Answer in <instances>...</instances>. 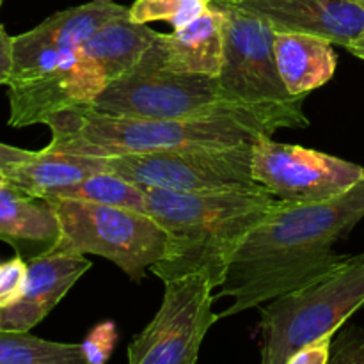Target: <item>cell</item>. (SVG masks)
Segmentation results:
<instances>
[{
	"label": "cell",
	"mask_w": 364,
	"mask_h": 364,
	"mask_svg": "<svg viewBox=\"0 0 364 364\" xmlns=\"http://www.w3.org/2000/svg\"><path fill=\"white\" fill-rule=\"evenodd\" d=\"M2 2H4V0H0V7H2Z\"/></svg>",
	"instance_id": "cell-29"
},
{
	"label": "cell",
	"mask_w": 364,
	"mask_h": 364,
	"mask_svg": "<svg viewBox=\"0 0 364 364\" xmlns=\"http://www.w3.org/2000/svg\"><path fill=\"white\" fill-rule=\"evenodd\" d=\"M331 343H333V336L320 338L295 352L287 364H327L331 358Z\"/></svg>",
	"instance_id": "cell-24"
},
{
	"label": "cell",
	"mask_w": 364,
	"mask_h": 364,
	"mask_svg": "<svg viewBox=\"0 0 364 364\" xmlns=\"http://www.w3.org/2000/svg\"><path fill=\"white\" fill-rule=\"evenodd\" d=\"M13 73V38L0 25V85H7Z\"/></svg>",
	"instance_id": "cell-25"
},
{
	"label": "cell",
	"mask_w": 364,
	"mask_h": 364,
	"mask_svg": "<svg viewBox=\"0 0 364 364\" xmlns=\"http://www.w3.org/2000/svg\"><path fill=\"white\" fill-rule=\"evenodd\" d=\"M327 364H364V327L347 326L336 331Z\"/></svg>",
	"instance_id": "cell-21"
},
{
	"label": "cell",
	"mask_w": 364,
	"mask_h": 364,
	"mask_svg": "<svg viewBox=\"0 0 364 364\" xmlns=\"http://www.w3.org/2000/svg\"><path fill=\"white\" fill-rule=\"evenodd\" d=\"M46 201L60 226L53 252L102 256L134 283H142L146 270L166 256L167 235L149 213L68 198Z\"/></svg>",
	"instance_id": "cell-7"
},
{
	"label": "cell",
	"mask_w": 364,
	"mask_h": 364,
	"mask_svg": "<svg viewBox=\"0 0 364 364\" xmlns=\"http://www.w3.org/2000/svg\"><path fill=\"white\" fill-rule=\"evenodd\" d=\"M364 306V252L262 308V364H287L306 345L334 336Z\"/></svg>",
	"instance_id": "cell-5"
},
{
	"label": "cell",
	"mask_w": 364,
	"mask_h": 364,
	"mask_svg": "<svg viewBox=\"0 0 364 364\" xmlns=\"http://www.w3.org/2000/svg\"><path fill=\"white\" fill-rule=\"evenodd\" d=\"M269 21L274 32L308 34L350 50L364 34L359 0H230Z\"/></svg>",
	"instance_id": "cell-12"
},
{
	"label": "cell",
	"mask_w": 364,
	"mask_h": 364,
	"mask_svg": "<svg viewBox=\"0 0 364 364\" xmlns=\"http://www.w3.org/2000/svg\"><path fill=\"white\" fill-rule=\"evenodd\" d=\"M46 148L91 156L174 151L187 148H233L255 144L272 132L255 117L220 116L196 119H149L109 116L80 105L48 121Z\"/></svg>",
	"instance_id": "cell-3"
},
{
	"label": "cell",
	"mask_w": 364,
	"mask_h": 364,
	"mask_svg": "<svg viewBox=\"0 0 364 364\" xmlns=\"http://www.w3.org/2000/svg\"><path fill=\"white\" fill-rule=\"evenodd\" d=\"M7 176H6V173H4V171H0V188L4 187V185H7Z\"/></svg>",
	"instance_id": "cell-28"
},
{
	"label": "cell",
	"mask_w": 364,
	"mask_h": 364,
	"mask_svg": "<svg viewBox=\"0 0 364 364\" xmlns=\"http://www.w3.org/2000/svg\"><path fill=\"white\" fill-rule=\"evenodd\" d=\"M274 53L284 87L301 98L326 85L338 66L333 43L316 36L276 32Z\"/></svg>",
	"instance_id": "cell-17"
},
{
	"label": "cell",
	"mask_w": 364,
	"mask_h": 364,
	"mask_svg": "<svg viewBox=\"0 0 364 364\" xmlns=\"http://www.w3.org/2000/svg\"><path fill=\"white\" fill-rule=\"evenodd\" d=\"M107 166L109 173L142 188L220 192L258 187L252 180V144L107 156Z\"/></svg>",
	"instance_id": "cell-8"
},
{
	"label": "cell",
	"mask_w": 364,
	"mask_h": 364,
	"mask_svg": "<svg viewBox=\"0 0 364 364\" xmlns=\"http://www.w3.org/2000/svg\"><path fill=\"white\" fill-rule=\"evenodd\" d=\"M212 277L194 272L164 283V299L151 322L128 345V364H198L213 313Z\"/></svg>",
	"instance_id": "cell-9"
},
{
	"label": "cell",
	"mask_w": 364,
	"mask_h": 364,
	"mask_svg": "<svg viewBox=\"0 0 364 364\" xmlns=\"http://www.w3.org/2000/svg\"><path fill=\"white\" fill-rule=\"evenodd\" d=\"M224 14V63L219 85L223 98L255 114L272 134L283 128H308L304 98L284 87L277 70L276 32L258 14L230 0H215Z\"/></svg>",
	"instance_id": "cell-4"
},
{
	"label": "cell",
	"mask_w": 364,
	"mask_h": 364,
	"mask_svg": "<svg viewBox=\"0 0 364 364\" xmlns=\"http://www.w3.org/2000/svg\"><path fill=\"white\" fill-rule=\"evenodd\" d=\"M117 343V331L114 322H102L85 336L80 347L89 364H107Z\"/></svg>",
	"instance_id": "cell-23"
},
{
	"label": "cell",
	"mask_w": 364,
	"mask_h": 364,
	"mask_svg": "<svg viewBox=\"0 0 364 364\" xmlns=\"http://www.w3.org/2000/svg\"><path fill=\"white\" fill-rule=\"evenodd\" d=\"M0 364H89L80 343L43 340L31 333L0 329Z\"/></svg>",
	"instance_id": "cell-18"
},
{
	"label": "cell",
	"mask_w": 364,
	"mask_h": 364,
	"mask_svg": "<svg viewBox=\"0 0 364 364\" xmlns=\"http://www.w3.org/2000/svg\"><path fill=\"white\" fill-rule=\"evenodd\" d=\"M159 36L148 25L134 23L130 14L103 25L78 50L71 78L75 107L91 105L107 85L130 73Z\"/></svg>",
	"instance_id": "cell-11"
},
{
	"label": "cell",
	"mask_w": 364,
	"mask_h": 364,
	"mask_svg": "<svg viewBox=\"0 0 364 364\" xmlns=\"http://www.w3.org/2000/svg\"><path fill=\"white\" fill-rule=\"evenodd\" d=\"M55 198L78 199V201L98 203V205L119 206V208L146 212V191L132 183L127 178L105 171L98 173L73 187L66 188Z\"/></svg>",
	"instance_id": "cell-19"
},
{
	"label": "cell",
	"mask_w": 364,
	"mask_h": 364,
	"mask_svg": "<svg viewBox=\"0 0 364 364\" xmlns=\"http://www.w3.org/2000/svg\"><path fill=\"white\" fill-rule=\"evenodd\" d=\"M166 66L180 73L219 77L224 63V14L217 6L164 34Z\"/></svg>",
	"instance_id": "cell-16"
},
{
	"label": "cell",
	"mask_w": 364,
	"mask_h": 364,
	"mask_svg": "<svg viewBox=\"0 0 364 364\" xmlns=\"http://www.w3.org/2000/svg\"><path fill=\"white\" fill-rule=\"evenodd\" d=\"M91 267L84 255L75 252H50L28 259L23 294L0 311V329L21 333L34 329Z\"/></svg>",
	"instance_id": "cell-13"
},
{
	"label": "cell",
	"mask_w": 364,
	"mask_h": 364,
	"mask_svg": "<svg viewBox=\"0 0 364 364\" xmlns=\"http://www.w3.org/2000/svg\"><path fill=\"white\" fill-rule=\"evenodd\" d=\"M109 171L107 156L78 155L45 148L6 171L9 183L36 198H55L66 188Z\"/></svg>",
	"instance_id": "cell-15"
},
{
	"label": "cell",
	"mask_w": 364,
	"mask_h": 364,
	"mask_svg": "<svg viewBox=\"0 0 364 364\" xmlns=\"http://www.w3.org/2000/svg\"><path fill=\"white\" fill-rule=\"evenodd\" d=\"M0 240L25 262L55 251L60 226L50 203L7 181L0 188Z\"/></svg>",
	"instance_id": "cell-14"
},
{
	"label": "cell",
	"mask_w": 364,
	"mask_h": 364,
	"mask_svg": "<svg viewBox=\"0 0 364 364\" xmlns=\"http://www.w3.org/2000/svg\"><path fill=\"white\" fill-rule=\"evenodd\" d=\"M27 283V262L21 256L0 262V309L14 304Z\"/></svg>",
	"instance_id": "cell-22"
},
{
	"label": "cell",
	"mask_w": 364,
	"mask_h": 364,
	"mask_svg": "<svg viewBox=\"0 0 364 364\" xmlns=\"http://www.w3.org/2000/svg\"><path fill=\"white\" fill-rule=\"evenodd\" d=\"M363 219L364 180L327 201L277 199L230 262L215 299H231V304L217 318L259 308L333 269L345 258L334 245Z\"/></svg>",
	"instance_id": "cell-1"
},
{
	"label": "cell",
	"mask_w": 364,
	"mask_h": 364,
	"mask_svg": "<svg viewBox=\"0 0 364 364\" xmlns=\"http://www.w3.org/2000/svg\"><path fill=\"white\" fill-rule=\"evenodd\" d=\"M252 180L281 201L318 203L354 188L364 167L265 135L252 144Z\"/></svg>",
	"instance_id": "cell-10"
},
{
	"label": "cell",
	"mask_w": 364,
	"mask_h": 364,
	"mask_svg": "<svg viewBox=\"0 0 364 364\" xmlns=\"http://www.w3.org/2000/svg\"><path fill=\"white\" fill-rule=\"evenodd\" d=\"M0 311H2V309H0Z\"/></svg>",
	"instance_id": "cell-30"
},
{
	"label": "cell",
	"mask_w": 364,
	"mask_h": 364,
	"mask_svg": "<svg viewBox=\"0 0 364 364\" xmlns=\"http://www.w3.org/2000/svg\"><path fill=\"white\" fill-rule=\"evenodd\" d=\"M359 2H361L363 6H364V0H359ZM348 52H350L352 55L359 57V59H363V60H364V34H363V38L359 39V41L355 43V45L352 46L350 50H348Z\"/></svg>",
	"instance_id": "cell-27"
},
{
	"label": "cell",
	"mask_w": 364,
	"mask_h": 364,
	"mask_svg": "<svg viewBox=\"0 0 364 364\" xmlns=\"http://www.w3.org/2000/svg\"><path fill=\"white\" fill-rule=\"evenodd\" d=\"M32 155H34V151H28V149H21V148H14V146L0 142V171H4V173H6L9 167L25 162V160L31 159Z\"/></svg>",
	"instance_id": "cell-26"
},
{
	"label": "cell",
	"mask_w": 364,
	"mask_h": 364,
	"mask_svg": "<svg viewBox=\"0 0 364 364\" xmlns=\"http://www.w3.org/2000/svg\"><path fill=\"white\" fill-rule=\"evenodd\" d=\"M87 107L109 116L149 119L220 116H245L258 119L249 110L223 98L217 77L180 73L167 68L164 34H160L146 50L130 73L107 85Z\"/></svg>",
	"instance_id": "cell-6"
},
{
	"label": "cell",
	"mask_w": 364,
	"mask_h": 364,
	"mask_svg": "<svg viewBox=\"0 0 364 364\" xmlns=\"http://www.w3.org/2000/svg\"><path fill=\"white\" fill-rule=\"evenodd\" d=\"M215 0H135L130 7L134 23L169 21L173 28H180L201 16Z\"/></svg>",
	"instance_id": "cell-20"
},
{
	"label": "cell",
	"mask_w": 364,
	"mask_h": 364,
	"mask_svg": "<svg viewBox=\"0 0 364 364\" xmlns=\"http://www.w3.org/2000/svg\"><path fill=\"white\" fill-rule=\"evenodd\" d=\"M146 213L167 235L166 256L149 269L162 283L208 272L215 288L245 238L277 203L267 188L171 192L144 188Z\"/></svg>",
	"instance_id": "cell-2"
}]
</instances>
